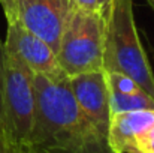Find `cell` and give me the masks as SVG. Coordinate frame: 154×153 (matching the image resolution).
<instances>
[{
	"mask_svg": "<svg viewBox=\"0 0 154 153\" xmlns=\"http://www.w3.org/2000/svg\"><path fill=\"white\" fill-rule=\"evenodd\" d=\"M36 111L30 132V153H114L108 140L81 113L69 77L61 71L35 75Z\"/></svg>",
	"mask_w": 154,
	"mask_h": 153,
	"instance_id": "cell-1",
	"label": "cell"
},
{
	"mask_svg": "<svg viewBox=\"0 0 154 153\" xmlns=\"http://www.w3.org/2000/svg\"><path fill=\"white\" fill-rule=\"evenodd\" d=\"M105 17L103 71L121 72L154 98V75L139 41L132 0H111Z\"/></svg>",
	"mask_w": 154,
	"mask_h": 153,
	"instance_id": "cell-2",
	"label": "cell"
},
{
	"mask_svg": "<svg viewBox=\"0 0 154 153\" xmlns=\"http://www.w3.org/2000/svg\"><path fill=\"white\" fill-rule=\"evenodd\" d=\"M35 111L33 74L6 54L0 39V134L23 153H30Z\"/></svg>",
	"mask_w": 154,
	"mask_h": 153,
	"instance_id": "cell-3",
	"label": "cell"
},
{
	"mask_svg": "<svg viewBox=\"0 0 154 153\" xmlns=\"http://www.w3.org/2000/svg\"><path fill=\"white\" fill-rule=\"evenodd\" d=\"M105 17L100 11L72 6L55 51L58 69L66 77L103 71Z\"/></svg>",
	"mask_w": 154,
	"mask_h": 153,
	"instance_id": "cell-4",
	"label": "cell"
},
{
	"mask_svg": "<svg viewBox=\"0 0 154 153\" xmlns=\"http://www.w3.org/2000/svg\"><path fill=\"white\" fill-rule=\"evenodd\" d=\"M70 9V0H14V11L9 20H17L57 51Z\"/></svg>",
	"mask_w": 154,
	"mask_h": 153,
	"instance_id": "cell-5",
	"label": "cell"
},
{
	"mask_svg": "<svg viewBox=\"0 0 154 153\" xmlns=\"http://www.w3.org/2000/svg\"><path fill=\"white\" fill-rule=\"evenodd\" d=\"M3 48L9 57L26 66L35 75H52L60 71L55 51L44 39L23 27L17 20L8 21Z\"/></svg>",
	"mask_w": 154,
	"mask_h": 153,
	"instance_id": "cell-6",
	"label": "cell"
},
{
	"mask_svg": "<svg viewBox=\"0 0 154 153\" xmlns=\"http://www.w3.org/2000/svg\"><path fill=\"white\" fill-rule=\"evenodd\" d=\"M69 86L81 113L97 129V132L108 140L111 111L109 90L106 87L103 71L70 77Z\"/></svg>",
	"mask_w": 154,
	"mask_h": 153,
	"instance_id": "cell-7",
	"label": "cell"
},
{
	"mask_svg": "<svg viewBox=\"0 0 154 153\" xmlns=\"http://www.w3.org/2000/svg\"><path fill=\"white\" fill-rule=\"evenodd\" d=\"M154 126L153 110L111 114L108 144L114 153H135L138 138Z\"/></svg>",
	"mask_w": 154,
	"mask_h": 153,
	"instance_id": "cell-8",
	"label": "cell"
},
{
	"mask_svg": "<svg viewBox=\"0 0 154 153\" xmlns=\"http://www.w3.org/2000/svg\"><path fill=\"white\" fill-rule=\"evenodd\" d=\"M141 110H153L154 111V98H151L148 93H145L142 89L133 93H109L111 114L141 111Z\"/></svg>",
	"mask_w": 154,
	"mask_h": 153,
	"instance_id": "cell-9",
	"label": "cell"
},
{
	"mask_svg": "<svg viewBox=\"0 0 154 153\" xmlns=\"http://www.w3.org/2000/svg\"><path fill=\"white\" fill-rule=\"evenodd\" d=\"M103 74H105V81L109 93H133L141 89L136 84V81L126 74L106 72V71H103Z\"/></svg>",
	"mask_w": 154,
	"mask_h": 153,
	"instance_id": "cell-10",
	"label": "cell"
},
{
	"mask_svg": "<svg viewBox=\"0 0 154 153\" xmlns=\"http://www.w3.org/2000/svg\"><path fill=\"white\" fill-rule=\"evenodd\" d=\"M135 153H154V126L138 138Z\"/></svg>",
	"mask_w": 154,
	"mask_h": 153,
	"instance_id": "cell-11",
	"label": "cell"
},
{
	"mask_svg": "<svg viewBox=\"0 0 154 153\" xmlns=\"http://www.w3.org/2000/svg\"><path fill=\"white\" fill-rule=\"evenodd\" d=\"M72 6L85 9V11H100L99 0H70Z\"/></svg>",
	"mask_w": 154,
	"mask_h": 153,
	"instance_id": "cell-12",
	"label": "cell"
},
{
	"mask_svg": "<svg viewBox=\"0 0 154 153\" xmlns=\"http://www.w3.org/2000/svg\"><path fill=\"white\" fill-rule=\"evenodd\" d=\"M0 153H23L20 149H17L14 144H11L2 134H0Z\"/></svg>",
	"mask_w": 154,
	"mask_h": 153,
	"instance_id": "cell-13",
	"label": "cell"
},
{
	"mask_svg": "<svg viewBox=\"0 0 154 153\" xmlns=\"http://www.w3.org/2000/svg\"><path fill=\"white\" fill-rule=\"evenodd\" d=\"M0 5L5 11L6 20H9L12 17V11H14V0H0Z\"/></svg>",
	"mask_w": 154,
	"mask_h": 153,
	"instance_id": "cell-14",
	"label": "cell"
},
{
	"mask_svg": "<svg viewBox=\"0 0 154 153\" xmlns=\"http://www.w3.org/2000/svg\"><path fill=\"white\" fill-rule=\"evenodd\" d=\"M109 2H111V0H99V8H100V12H103V11L108 8Z\"/></svg>",
	"mask_w": 154,
	"mask_h": 153,
	"instance_id": "cell-15",
	"label": "cell"
},
{
	"mask_svg": "<svg viewBox=\"0 0 154 153\" xmlns=\"http://www.w3.org/2000/svg\"><path fill=\"white\" fill-rule=\"evenodd\" d=\"M148 3H150V6L153 8V11H154V0H148Z\"/></svg>",
	"mask_w": 154,
	"mask_h": 153,
	"instance_id": "cell-16",
	"label": "cell"
}]
</instances>
